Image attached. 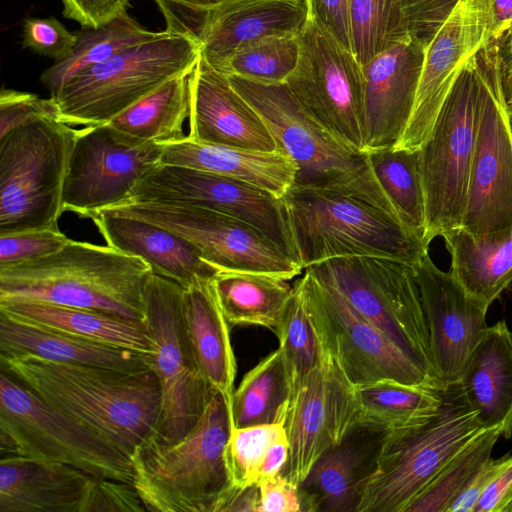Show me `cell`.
Wrapping results in <instances>:
<instances>
[{
	"instance_id": "1",
	"label": "cell",
	"mask_w": 512,
	"mask_h": 512,
	"mask_svg": "<svg viewBox=\"0 0 512 512\" xmlns=\"http://www.w3.org/2000/svg\"><path fill=\"white\" fill-rule=\"evenodd\" d=\"M0 368L49 406L100 433L129 458L156 436L161 391L152 370L125 372L3 352Z\"/></svg>"
},
{
	"instance_id": "2",
	"label": "cell",
	"mask_w": 512,
	"mask_h": 512,
	"mask_svg": "<svg viewBox=\"0 0 512 512\" xmlns=\"http://www.w3.org/2000/svg\"><path fill=\"white\" fill-rule=\"evenodd\" d=\"M302 269L338 257L373 256L415 265L423 239L400 220L388 199L358 177L330 186L293 184L281 198Z\"/></svg>"
},
{
	"instance_id": "3",
	"label": "cell",
	"mask_w": 512,
	"mask_h": 512,
	"mask_svg": "<svg viewBox=\"0 0 512 512\" xmlns=\"http://www.w3.org/2000/svg\"><path fill=\"white\" fill-rule=\"evenodd\" d=\"M150 266L109 245L70 239L49 256L0 270V300L26 299L145 321Z\"/></svg>"
},
{
	"instance_id": "4",
	"label": "cell",
	"mask_w": 512,
	"mask_h": 512,
	"mask_svg": "<svg viewBox=\"0 0 512 512\" xmlns=\"http://www.w3.org/2000/svg\"><path fill=\"white\" fill-rule=\"evenodd\" d=\"M232 429L231 405L213 391L194 427L165 444L154 437L130 457L146 511L219 512L231 486L224 448Z\"/></svg>"
},
{
	"instance_id": "5",
	"label": "cell",
	"mask_w": 512,
	"mask_h": 512,
	"mask_svg": "<svg viewBox=\"0 0 512 512\" xmlns=\"http://www.w3.org/2000/svg\"><path fill=\"white\" fill-rule=\"evenodd\" d=\"M440 411L414 428L381 437L357 512H405L442 468L483 431L460 384L442 389Z\"/></svg>"
},
{
	"instance_id": "6",
	"label": "cell",
	"mask_w": 512,
	"mask_h": 512,
	"mask_svg": "<svg viewBox=\"0 0 512 512\" xmlns=\"http://www.w3.org/2000/svg\"><path fill=\"white\" fill-rule=\"evenodd\" d=\"M201 55L198 40L165 29L68 81L51 97L71 126L108 124L167 81L190 74Z\"/></svg>"
},
{
	"instance_id": "7",
	"label": "cell",
	"mask_w": 512,
	"mask_h": 512,
	"mask_svg": "<svg viewBox=\"0 0 512 512\" xmlns=\"http://www.w3.org/2000/svg\"><path fill=\"white\" fill-rule=\"evenodd\" d=\"M488 43L462 66L419 149L429 244L462 227L479 125Z\"/></svg>"
},
{
	"instance_id": "8",
	"label": "cell",
	"mask_w": 512,
	"mask_h": 512,
	"mask_svg": "<svg viewBox=\"0 0 512 512\" xmlns=\"http://www.w3.org/2000/svg\"><path fill=\"white\" fill-rule=\"evenodd\" d=\"M77 130L45 118L0 138V234L58 229Z\"/></svg>"
},
{
	"instance_id": "9",
	"label": "cell",
	"mask_w": 512,
	"mask_h": 512,
	"mask_svg": "<svg viewBox=\"0 0 512 512\" xmlns=\"http://www.w3.org/2000/svg\"><path fill=\"white\" fill-rule=\"evenodd\" d=\"M1 455L66 464L133 485L131 460L89 426L49 406L0 370Z\"/></svg>"
},
{
	"instance_id": "10",
	"label": "cell",
	"mask_w": 512,
	"mask_h": 512,
	"mask_svg": "<svg viewBox=\"0 0 512 512\" xmlns=\"http://www.w3.org/2000/svg\"><path fill=\"white\" fill-rule=\"evenodd\" d=\"M306 269L335 289L411 361L439 381L413 265L382 257L347 256Z\"/></svg>"
},
{
	"instance_id": "11",
	"label": "cell",
	"mask_w": 512,
	"mask_h": 512,
	"mask_svg": "<svg viewBox=\"0 0 512 512\" xmlns=\"http://www.w3.org/2000/svg\"><path fill=\"white\" fill-rule=\"evenodd\" d=\"M184 288L151 272L144 286L145 322L154 341L151 370L161 391L156 436L165 444L182 439L196 424L212 392L197 368L186 334Z\"/></svg>"
},
{
	"instance_id": "12",
	"label": "cell",
	"mask_w": 512,
	"mask_h": 512,
	"mask_svg": "<svg viewBox=\"0 0 512 512\" xmlns=\"http://www.w3.org/2000/svg\"><path fill=\"white\" fill-rule=\"evenodd\" d=\"M298 42V62L286 84L322 127L364 153L363 67L311 14Z\"/></svg>"
},
{
	"instance_id": "13",
	"label": "cell",
	"mask_w": 512,
	"mask_h": 512,
	"mask_svg": "<svg viewBox=\"0 0 512 512\" xmlns=\"http://www.w3.org/2000/svg\"><path fill=\"white\" fill-rule=\"evenodd\" d=\"M494 39L487 46L482 100L462 228L474 239L512 234V131Z\"/></svg>"
},
{
	"instance_id": "14",
	"label": "cell",
	"mask_w": 512,
	"mask_h": 512,
	"mask_svg": "<svg viewBox=\"0 0 512 512\" xmlns=\"http://www.w3.org/2000/svg\"><path fill=\"white\" fill-rule=\"evenodd\" d=\"M100 212L144 220L176 233L195 245L219 271L257 272L291 280L303 270L254 226L211 209L147 202Z\"/></svg>"
},
{
	"instance_id": "15",
	"label": "cell",
	"mask_w": 512,
	"mask_h": 512,
	"mask_svg": "<svg viewBox=\"0 0 512 512\" xmlns=\"http://www.w3.org/2000/svg\"><path fill=\"white\" fill-rule=\"evenodd\" d=\"M163 148L110 124L77 130L63 187V208L80 217L125 204L140 180L161 164Z\"/></svg>"
},
{
	"instance_id": "16",
	"label": "cell",
	"mask_w": 512,
	"mask_h": 512,
	"mask_svg": "<svg viewBox=\"0 0 512 512\" xmlns=\"http://www.w3.org/2000/svg\"><path fill=\"white\" fill-rule=\"evenodd\" d=\"M147 202L194 205L244 221L299 264L282 199L256 185L194 168L160 164L140 180L125 204Z\"/></svg>"
},
{
	"instance_id": "17",
	"label": "cell",
	"mask_w": 512,
	"mask_h": 512,
	"mask_svg": "<svg viewBox=\"0 0 512 512\" xmlns=\"http://www.w3.org/2000/svg\"><path fill=\"white\" fill-rule=\"evenodd\" d=\"M228 78L261 116L278 151L297 165L294 184L329 186L366 164V153L353 150L322 127L286 82L261 84L238 76Z\"/></svg>"
},
{
	"instance_id": "18",
	"label": "cell",
	"mask_w": 512,
	"mask_h": 512,
	"mask_svg": "<svg viewBox=\"0 0 512 512\" xmlns=\"http://www.w3.org/2000/svg\"><path fill=\"white\" fill-rule=\"evenodd\" d=\"M323 339L354 386L384 380L443 389L330 285L305 269Z\"/></svg>"
},
{
	"instance_id": "19",
	"label": "cell",
	"mask_w": 512,
	"mask_h": 512,
	"mask_svg": "<svg viewBox=\"0 0 512 512\" xmlns=\"http://www.w3.org/2000/svg\"><path fill=\"white\" fill-rule=\"evenodd\" d=\"M355 386L327 347L293 389L285 418L289 456L282 474L300 486L317 459L356 427Z\"/></svg>"
},
{
	"instance_id": "20",
	"label": "cell",
	"mask_w": 512,
	"mask_h": 512,
	"mask_svg": "<svg viewBox=\"0 0 512 512\" xmlns=\"http://www.w3.org/2000/svg\"><path fill=\"white\" fill-rule=\"evenodd\" d=\"M494 38L492 0H458L426 48L412 113L393 147H422L462 66Z\"/></svg>"
},
{
	"instance_id": "21",
	"label": "cell",
	"mask_w": 512,
	"mask_h": 512,
	"mask_svg": "<svg viewBox=\"0 0 512 512\" xmlns=\"http://www.w3.org/2000/svg\"><path fill=\"white\" fill-rule=\"evenodd\" d=\"M414 269L435 372L443 388L457 384L488 327V307L472 297L450 271L440 270L428 254Z\"/></svg>"
},
{
	"instance_id": "22",
	"label": "cell",
	"mask_w": 512,
	"mask_h": 512,
	"mask_svg": "<svg viewBox=\"0 0 512 512\" xmlns=\"http://www.w3.org/2000/svg\"><path fill=\"white\" fill-rule=\"evenodd\" d=\"M426 47L408 36L377 54L364 73V153L393 147L410 119Z\"/></svg>"
},
{
	"instance_id": "23",
	"label": "cell",
	"mask_w": 512,
	"mask_h": 512,
	"mask_svg": "<svg viewBox=\"0 0 512 512\" xmlns=\"http://www.w3.org/2000/svg\"><path fill=\"white\" fill-rule=\"evenodd\" d=\"M189 133L195 142L274 152L265 122L228 76L200 58L188 76Z\"/></svg>"
},
{
	"instance_id": "24",
	"label": "cell",
	"mask_w": 512,
	"mask_h": 512,
	"mask_svg": "<svg viewBox=\"0 0 512 512\" xmlns=\"http://www.w3.org/2000/svg\"><path fill=\"white\" fill-rule=\"evenodd\" d=\"M308 17V0H225L202 12L195 37L202 58L221 71L235 52L251 43L298 35Z\"/></svg>"
},
{
	"instance_id": "25",
	"label": "cell",
	"mask_w": 512,
	"mask_h": 512,
	"mask_svg": "<svg viewBox=\"0 0 512 512\" xmlns=\"http://www.w3.org/2000/svg\"><path fill=\"white\" fill-rule=\"evenodd\" d=\"M1 456L0 512H83L98 478L58 462Z\"/></svg>"
},
{
	"instance_id": "26",
	"label": "cell",
	"mask_w": 512,
	"mask_h": 512,
	"mask_svg": "<svg viewBox=\"0 0 512 512\" xmlns=\"http://www.w3.org/2000/svg\"><path fill=\"white\" fill-rule=\"evenodd\" d=\"M90 219L107 245L144 260L152 272L184 289L211 280L219 271L185 238L133 217L97 212Z\"/></svg>"
},
{
	"instance_id": "27",
	"label": "cell",
	"mask_w": 512,
	"mask_h": 512,
	"mask_svg": "<svg viewBox=\"0 0 512 512\" xmlns=\"http://www.w3.org/2000/svg\"><path fill=\"white\" fill-rule=\"evenodd\" d=\"M460 387L483 430L512 436V332L505 320L488 326L464 367Z\"/></svg>"
},
{
	"instance_id": "28",
	"label": "cell",
	"mask_w": 512,
	"mask_h": 512,
	"mask_svg": "<svg viewBox=\"0 0 512 512\" xmlns=\"http://www.w3.org/2000/svg\"><path fill=\"white\" fill-rule=\"evenodd\" d=\"M161 164L203 170L238 179L282 198L295 182L297 165L280 151L266 152L195 142L187 136L160 144Z\"/></svg>"
},
{
	"instance_id": "29",
	"label": "cell",
	"mask_w": 512,
	"mask_h": 512,
	"mask_svg": "<svg viewBox=\"0 0 512 512\" xmlns=\"http://www.w3.org/2000/svg\"><path fill=\"white\" fill-rule=\"evenodd\" d=\"M0 352L125 372L151 370L152 355L28 324L0 313Z\"/></svg>"
},
{
	"instance_id": "30",
	"label": "cell",
	"mask_w": 512,
	"mask_h": 512,
	"mask_svg": "<svg viewBox=\"0 0 512 512\" xmlns=\"http://www.w3.org/2000/svg\"><path fill=\"white\" fill-rule=\"evenodd\" d=\"M0 313L19 321L152 355L154 341L145 321L109 312L35 300H0Z\"/></svg>"
},
{
	"instance_id": "31",
	"label": "cell",
	"mask_w": 512,
	"mask_h": 512,
	"mask_svg": "<svg viewBox=\"0 0 512 512\" xmlns=\"http://www.w3.org/2000/svg\"><path fill=\"white\" fill-rule=\"evenodd\" d=\"M210 281L184 289V326L199 373L209 387L220 392L231 405L236 376L231 326Z\"/></svg>"
},
{
	"instance_id": "32",
	"label": "cell",
	"mask_w": 512,
	"mask_h": 512,
	"mask_svg": "<svg viewBox=\"0 0 512 512\" xmlns=\"http://www.w3.org/2000/svg\"><path fill=\"white\" fill-rule=\"evenodd\" d=\"M353 428L339 444L326 450L300 484L306 512H357L361 489L373 458Z\"/></svg>"
},
{
	"instance_id": "33",
	"label": "cell",
	"mask_w": 512,
	"mask_h": 512,
	"mask_svg": "<svg viewBox=\"0 0 512 512\" xmlns=\"http://www.w3.org/2000/svg\"><path fill=\"white\" fill-rule=\"evenodd\" d=\"M355 395L356 426L382 436L427 422L443 404L442 389L392 380L355 386Z\"/></svg>"
},
{
	"instance_id": "34",
	"label": "cell",
	"mask_w": 512,
	"mask_h": 512,
	"mask_svg": "<svg viewBox=\"0 0 512 512\" xmlns=\"http://www.w3.org/2000/svg\"><path fill=\"white\" fill-rule=\"evenodd\" d=\"M288 280L246 271H218L211 285L231 327L256 325L276 333L293 292Z\"/></svg>"
},
{
	"instance_id": "35",
	"label": "cell",
	"mask_w": 512,
	"mask_h": 512,
	"mask_svg": "<svg viewBox=\"0 0 512 512\" xmlns=\"http://www.w3.org/2000/svg\"><path fill=\"white\" fill-rule=\"evenodd\" d=\"M452 275L489 308L512 282V234L497 240L474 239L462 227L444 232Z\"/></svg>"
},
{
	"instance_id": "36",
	"label": "cell",
	"mask_w": 512,
	"mask_h": 512,
	"mask_svg": "<svg viewBox=\"0 0 512 512\" xmlns=\"http://www.w3.org/2000/svg\"><path fill=\"white\" fill-rule=\"evenodd\" d=\"M293 389L290 371L278 347L249 370L234 389L232 427L285 423Z\"/></svg>"
},
{
	"instance_id": "37",
	"label": "cell",
	"mask_w": 512,
	"mask_h": 512,
	"mask_svg": "<svg viewBox=\"0 0 512 512\" xmlns=\"http://www.w3.org/2000/svg\"><path fill=\"white\" fill-rule=\"evenodd\" d=\"M289 456L284 423L232 427L224 448V461L231 488L257 486L281 474Z\"/></svg>"
},
{
	"instance_id": "38",
	"label": "cell",
	"mask_w": 512,
	"mask_h": 512,
	"mask_svg": "<svg viewBox=\"0 0 512 512\" xmlns=\"http://www.w3.org/2000/svg\"><path fill=\"white\" fill-rule=\"evenodd\" d=\"M160 32L145 29L127 11L99 28H83L76 32L77 42L72 53L46 69L40 80L50 97H54L76 75L128 47L157 37Z\"/></svg>"
},
{
	"instance_id": "39",
	"label": "cell",
	"mask_w": 512,
	"mask_h": 512,
	"mask_svg": "<svg viewBox=\"0 0 512 512\" xmlns=\"http://www.w3.org/2000/svg\"><path fill=\"white\" fill-rule=\"evenodd\" d=\"M189 74L175 77L124 110L108 124L132 137L158 144L184 139L189 117Z\"/></svg>"
},
{
	"instance_id": "40",
	"label": "cell",
	"mask_w": 512,
	"mask_h": 512,
	"mask_svg": "<svg viewBox=\"0 0 512 512\" xmlns=\"http://www.w3.org/2000/svg\"><path fill=\"white\" fill-rule=\"evenodd\" d=\"M366 155L401 222L426 242L425 194L419 150L386 147L368 151Z\"/></svg>"
},
{
	"instance_id": "41",
	"label": "cell",
	"mask_w": 512,
	"mask_h": 512,
	"mask_svg": "<svg viewBox=\"0 0 512 512\" xmlns=\"http://www.w3.org/2000/svg\"><path fill=\"white\" fill-rule=\"evenodd\" d=\"M275 334L295 386L315 368L326 349L304 275L293 284Z\"/></svg>"
},
{
	"instance_id": "42",
	"label": "cell",
	"mask_w": 512,
	"mask_h": 512,
	"mask_svg": "<svg viewBox=\"0 0 512 512\" xmlns=\"http://www.w3.org/2000/svg\"><path fill=\"white\" fill-rule=\"evenodd\" d=\"M500 436L498 429L479 433L442 468L405 512H447L471 478L492 458Z\"/></svg>"
},
{
	"instance_id": "43",
	"label": "cell",
	"mask_w": 512,
	"mask_h": 512,
	"mask_svg": "<svg viewBox=\"0 0 512 512\" xmlns=\"http://www.w3.org/2000/svg\"><path fill=\"white\" fill-rule=\"evenodd\" d=\"M408 0H351L353 52L361 66L408 36Z\"/></svg>"
},
{
	"instance_id": "44",
	"label": "cell",
	"mask_w": 512,
	"mask_h": 512,
	"mask_svg": "<svg viewBox=\"0 0 512 512\" xmlns=\"http://www.w3.org/2000/svg\"><path fill=\"white\" fill-rule=\"evenodd\" d=\"M298 57V35L270 36L239 49L220 72L261 84L285 83Z\"/></svg>"
},
{
	"instance_id": "45",
	"label": "cell",
	"mask_w": 512,
	"mask_h": 512,
	"mask_svg": "<svg viewBox=\"0 0 512 512\" xmlns=\"http://www.w3.org/2000/svg\"><path fill=\"white\" fill-rule=\"evenodd\" d=\"M69 240L59 228L0 234V270L54 254Z\"/></svg>"
},
{
	"instance_id": "46",
	"label": "cell",
	"mask_w": 512,
	"mask_h": 512,
	"mask_svg": "<svg viewBox=\"0 0 512 512\" xmlns=\"http://www.w3.org/2000/svg\"><path fill=\"white\" fill-rule=\"evenodd\" d=\"M76 42V33L69 31L53 16L29 17L24 21L23 46L55 62L66 59L72 53Z\"/></svg>"
},
{
	"instance_id": "47",
	"label": "cell",
	"mask_w": 512,
	"mask_h": 512,
	"mask_svg": "<svg viewBox=\"0 0 512 512\" xmlns=\"http://www.w3.org/2000/svg\"><path fill=\"white\" fill-rule=\"evenodd\" d=\"M45 118L58 119V108L50 97L2 88L0 93V138L22 125Z\"/></svg>"
},
{
	"instance_id": "48",
	"label": "cell",
	"mask_w": 512,
	"mask_h": 512,
	"mask_svg": "<svg viewBox=\"0 0 512 512\" xmlns=\"http://www.w3.org/2000/svg\"><path fill=\"white\" fill-rule=\"evenodd\" d=\"M146 511L136 489L130 483L97 478L90 490L83 512Z\"/></svg>"
},
{
	"instance_id": "49",
	"label": "cell",
	"mask_w": 512,
	"mask_h": 512,
	"mask_svg": "<svg viewBox=\"0 0 512 512\" xmlns=\"http://www.w3.org/2000/svg\"><path fill=\"white\" fill-rule=\"evenodd\" d=\"M458 0H408V33L426 48L444 24Z\"/></svg>"
},
{
	"instance_id": "50",
	"label": "cell",
	"mask_w": 512,
	"mask_h": 512,
	"mask_svg": "<svg viewBox=\"0 0 512 512\" xmlns=\"http://www.w3.org/2000/svg\"><path fill=\"white\" fill-rule=\"evenodd\" d=\"M258 512H304L306 505L300 487L282 473L258 485Z\"/></svg>"
},
{
	"instance_id": "51",
	"label": "cell",
	"mask_w": 512,
	"mask_h": 512,
	"mask_svg": "<svg viewBox=\"0 0 512 512\" xmlns=\"http://www.w3.org/2000/svg\"><path fill=\"white\" fill-rule=\"evenodd\" d=\"M308 5L309 14L354 54L351 0H308Z\"/></svg>"
},
{
	"instance_id": "52",
	"label": "cell",
	"mask_w": 512,
	"mask_h": 512,
	"mask_svg": "<svg viewBox=\"0 0 512 512\" xmlns=\"http://www.w3.org/2000/svg\"><path fill=\"white\" fill-rule=\"evenodd\" d=\"M63 15L83 28H99L126 12L130 0H61Z\"/></svg>"
},
{
	"instance_id": "53",
	"label": "cell",
	"mask_w": 512,
	"mask_h": 512,
	"mask_svg": "<svg viewBox=\"0 0 512 512\" xmlns=\"http://www.w3.org/2000/svg\"><path fill=\"white\" fill-rule=\"evenodd\" d=\"M510 454L490 459L467 483L447 512H473L480 496L494 477L505 467Z\"/></svg>"
},
{
	"instance_id": "54",
	"label": "cell",
	"mask_w": 512,
	"mask_h": 512,
	"mask_svg": "<svg viewBox=\"0 0 512 512\" xmlns=\"http://www.w3.org/2000/svg\"><path fill=\"white\" fill-rule=\"evenodd\" d=\"M512 505V454L480 496L473 512H508Z\"/></svg>"
},
{
	"instance_id": "55",
	"label": "cell",
	"mask_w": 512,
	"mask_h": 512,
	"mask_svg": "<svg viewBox=\"0 0 512 512\" xmlns=\"http://www.w3.org/2000/svg\"><path fill=\"white\" fill-rule=\"evenodd\" d=\"M258 486L231 488L219 512H258Z\"/></svg>"
},
{
	"instance_id": "56",
	"label": "cell",
	"mask_w": 512,
	"mask_h": 512,
	"mask_svg": "<svg viewBox=\"0 0 512 512\" xmlns=\"http://www.w3.org/2000/svg\"><path fill=\"white\" fill-rule=\"evenodd\" d=\"M494 40L505 73L512 69V19Z\"/></svg>"
},
{
	"instance_id": "57",
	"label": "cell",
	"mask_w": 512,
	"mask_h": 512,
	"mask_svg": "<svg viewBox=\"0 0 512 512\" xmlns=\"http://www.w3.org/2000/svg\"><path fill=\"white\" fill-rule=\"evenodd\" d=\"M492 3L496 38L512 19V0H492Z\"/></svg>"
},
{
	"instance_id": "58",
	"label": "cell",
	"mask_w": 512,
	"mask_h": 512,
	"mask_svg": "<svg viewBox=\"0 0 512 512\" xmlns=\"http://www.w3.org/2000/svg\"><path fill=\"white\" fill-rule=\"evenodd\" d=\"M174 3H178L189 8L199 10V11H207L210 10L225 0H168Z\"/></svg>"
},
{
	"instance_id": "59",
	"label": "cell",
	"mask_w": 512,
	"mask_h": 512,
	"mask_svg": "<svg viewBox=\"0 0 512 512\" xmlns=\"http://www.w3.org/2000/svg\"><path fill=\"white\" fill-rule=\"evenodd\" d=\"M502 89L508 111H512V69L503 73Z\"/></svg>"
},
{
	"instance_id": "60",
	"label": "cell",
	"mask_w": 512,
	"mask_h": 512,
	"mask_svg": "<svg viewBox=\"0 0 512 512\" xmlns=\"http://www.w3.org/2000/svg\"><path fill=\"white\" fill-rule=\"evenodd\" d=\"M508 116H509V123H510L511 131H512V111H508Z\"/></svg>"
},
{
	"instance_id": "61",
	"label": "cell",
	"mask_w": 512,
	"mask_h": 512,
	"mask_svg": "<svg viewBox=\"0 0 512 512\" xmlns=\"http://www.w3.org/2000/svg\"><path fill=\"white\" fill-rule=\"evenodd\" d=\"M508 512H512V505L510 506Z\"/></svg>"
}]
</instances>
